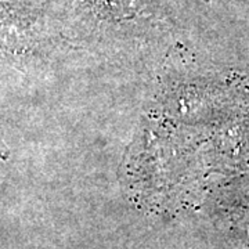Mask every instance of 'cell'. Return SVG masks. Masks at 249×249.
<instances>
[{"label": "cell", "mask_w": 249, "mask_h": 249, "mask_svg": "<svg viewBox=\"0 0 249 249\" xmlns=\"http://www.w3.org/2000/svg\"><path fill=\"white\" fill-rule=\"evenodd\" d=\"M57 0H0V60L13 64L45 54L60 34Z\"/></svg>", "instance_id": "obj_1"}, {"label": "cell", "mask_w": 249, "mask_h": 249, "mask_svg": "<svg viewBox=\"0 0 249 249\" xmlns=\"http://www.w3.org/2000/svg\"><path fill=\"white\" fill-rule=\"evenodd\" d=\"M72 22L100 34H134L160 21L158 0H70Z\"/></svg>", "instance_id": "obj_2"}, {"label": "cell", "mask_w": 249, "mask_h": 249, "mask_svg": "<svg viewBox=\"0 0 249 249\" xmlns=\"http://www.w3.org/2000/svg\"><path fill=\"white\" fill-rule=\"evenodd\" d=\"M10 158V150L9 147L3 142L1 137H0V160H7Z\"/></svg>", "instance_id": "obj_3"}]
</instances>
